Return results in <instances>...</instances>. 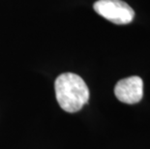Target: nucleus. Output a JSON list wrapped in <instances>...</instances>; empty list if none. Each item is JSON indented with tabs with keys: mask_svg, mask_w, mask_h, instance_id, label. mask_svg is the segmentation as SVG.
<instances>
[{
	"mask_svg": "<svg viewBox=\"0 0 150 149\" xmlns=\"http://www.w3.org/2000/svg\"><path fill=\"white\" fill-rule=\"evenodd\" d=\"M54 89L60 107L67 112H79L89 100L87 85L79 75L74 73L59 75L55 80Z\"/></svg>",
	"mask_w": 150,
	"mask_h": 149,
	"instance_id": "nucleus-1",
	"label": "nucleus"
},
{
	"mask_svg": "<svg viewBox=\"0 0 150 149\" xmlns=\"http://www.w3.org/2000/svg\"><path fill=\"white\" fill-rule=\"evenodd\" d=\"M114 94L122 103L130 105L139 103L143 96L142 80L137 76L120 80L114 87Z\"/></svg>",
	"mask_w": 150,
	"mask_h": 149,
	"instance_id": "nucleus-3",
	"label": "nucleus"
},
{
	"mask_svg": "<svg viewBox=\"0 0 150 149\" xmlns=\"http://www.w3.org/2000/svg\"><path fill=\"white\" fill-rule=\"evenodd\" d=\"M93 8L98 15L114 24H128L135 18L133 8L122 0H97Z\"/></svg>",
	"mask_w": 150,
	"mask_h": 149,
	"instance_id": "nucleus-2",
	"label": "nucleus"
}]
</instances>
